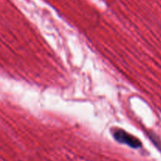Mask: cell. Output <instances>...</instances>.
Returning a JSON list of instances; mask_svg holds the SVG:
<instances>
[{
  "label": "cell",
  "instance_id": "obj_1",
  "mask_svg": "<svg viewBox=\"0 0 161 161\" xmlns=\"http://www.w3.org/2000/svg\"><path fill=\"white\" fill-rule=\"evenodd\" d=\"M113 135L115 139L119 142V143L125 144L127 146H130V147L134 148V149H138V148H140L142 146V142L138 138L130 135V134L127 133L125 130H122V129L114 130Z\"/></svg>",
  "mask_w": 161,
  "mask_h": 161
}]
</instances>
